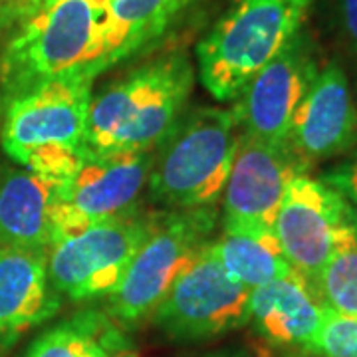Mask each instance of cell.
Returning a JSON list of instances; mask_svg holds the SVG:
<instances>
[{
  "instance_id": "1",
  "label": "cell",
  "mask_w": 357,
  "mask_h": 357,
  "mask_svg": "<svg viewBox=\"0 0 357 357\" xmlns=\"http://www.w3.org/2000/svg\"><path fill=\"white\" fill-rule=\"evenodd\" d=\"M192 84L195 68L183 52L135 68L91 98L86 149L93 155L151 151L177 128Z\"/></svg>"
},
{
  "instance_id": "2",
  "label": "cell",
  "mask_w": 357,
  "mask_h": 357,
  "mask_svg": "<svg viewBox=\"0 0 357 357\" xmlns=\"http://www.w3.org/2000/svg\"><path fill=\"white\" fill-rule=\"evenodd\" d=\"M6 34L0 52L2 105L52 79L103 72L98 0H46Z\"/></svg>"
},
{
  "instance_id": "3",
  "label": "cell",
  "mask_w": 357,
  "mask_h": 357,
  "mask_svg": "<svg viewBox=\"0 0 357 357\" xmlns=\"http://www.w3.org/2000/svg\"><path fill=\"white\" fill-rule=\"evenodd\" d=\"M93 76L52 79L4 105L0 141L14 163L64 185L88 153Z\"/></svg>"
},
{
  "instance_id": "4",
  "label": "cell",
  "mask_w": 357,
  "mask_h": 357,
  "mask_svg": "<svg viewBox=\"0 0 357 357\" xmlns=\"http://www.w3.org/2000/svg\"><path fill=\"white\" fill-rule=\"evenodd\" d=\"M314 0H234L197 44V68L217 102L241 96L246 84L302 30Z\"/></svg>"
},
{
  "instance_id": "5",
  "label": "cell",
  "mask_w": 357,
  "mask_h": 357,
  "mask_svg": "<svg viewBox=\"0 0 357 357\" xmlns=\"http://www.w3.org/2000/svg\"><path fill=\"white\" fill-rule=\"evenodd\" d=\"M232 109L201 107L165 139L149 175L151 197L177 211L215 206L225 191L241 141Z\"/></svg>"
},
{
  "instance_id": "6",
  "label": "cell",
  "mask_w": 357,
  "mask_h": 357,
  "mask_svg": "<svg viewBox=\"0 0 357 357\" xmlns=\"http://www.w3.org/2000/svg\"><path fill=\"white\" fill-rule=\"evenodd\" d=\"M215 225V206L173 211L155 217L126 276L107 296L112 318L126 326H135L151 316L173 284L211 244Z\"/></svg>"
},
{
  "instance_id": "7",
  "label": "cell",
  "mask_w": 357,
  "mask_h": 357,
  "mask_svg": "<svg viewBox=\"0 0 357 357\" xmlns=\"http://www.w3.org/2000/svg\"><path fill=\"white\" fill-rule=\"evenodd\" d=\"M153 218L131 208L52 244L48 248L52 288L74 302L109 296L147 238Z\"/></svg>"
},
{
  "instance_id": "8",
  "label": "cell",
  "mask_w": 357,
  "mask_h": 357,
  "mask_svg": "<svg viewBox=\"0 0 357 357\" xmlns=\"http://www.w3.org/2000/svg\"><path fill=\"white\" fill-rule=\"evenodd\" d=\"M155 326L173 340H208L250 321V290L218 264L206 246L151 314Z\"/></svg>"
},
{
  "instance_id": "9",
  "label": "cell",
  "mask_w": 357,
  "mask_h": 357,
  "mask_svg": "<svg viewBox=\"0 0 357 357\" xmlns=\"http://www.w3.org/2000/svg\"><path fill=\"white\" fill-rule=\"evenodd\" d=\"M357 227L342 195L300 173L288 183L274 220V234L288 264L314 284L349 229Z\"/></svg>"
},
{
  "instance_id": "10",
  "label": "cell",
  "mask_w": 357,
  "mask_h": 357,
  "mask_svg": "<svg viewBox=\"0 0 357 357\" xmlns=\"http://www.w3.org/2000/svg\"><path fill=\"white\" fill-rule=\"evenodd\" d=\"M155 165L151 151L126 155L86 153L74 175L60 185L56 243L135 206Z\"/></svg>"
},
{
  "instance_id": "11",
  "label": "cell",
  "mask_w": 357,
  "mask_h": 357,
  "mask_svg": "<svg viewBox=\"0 0 357 357\" xmlns=\"http://www.w3.org/2000/svg\"><path fill=\"white\" fill-rule=\"evenodd\" d=\"M318 72L314 42L300 30L234 100L232 112L243 135L270 145L288 143L294 114Z\"/></svg>"
},
{
  "instance_id": "12",
  "label": "cell",
  "mask_w": 357,
  "mask_h": 357,
  "mask_svg": "<svg viewBox=\"0 0 357 357\" xmlns=\"http://www.w3.org/2000/svg\"><path fill=\"white\" fill-rule=\"evenodd\" d=\"M300 173H304V167L288 143L270 145L241 135L222 191L225 225L274 230L284 191Z\"/></svg>"
},
{
  "instance_id": "13",
  "label": "cell",
  "mask_w": 357,
  "mask_h": 357,
  "mask_svg": "<svg viewBox=\"0 0 357 357\" xmlns=\"http://www.w3.org/2000/svg\"><path fill=\"white\" fill-rule=\"evenodd\" d=\"M357 141V107L340 64L319 68L292 117L288 147L304 167L349 151Z\"/></svg>"
},
{
  "instance_id": "14",
  "label": "cell",
  "mask_w": 357,
  "mask_h": 357,
  "mask_svg": "<svg viewBox=\"0 0 357 357\" xmlns=\"http://www.w3.org/2000/svg\"><path fill=\"white\" fill-rule=\"evenodd\" d=\"M60 304L48 278V250L0 246V345L56 316Z\"/></svg>"
},
{
  "instance_id": "15",
  "label": "cell",
  "mask_w": 357,
  "mask_h": 357,
  "mask_svg": "<svg viewBox=\"0 0 357 357\" xmlns=\"http://www.w3.org/2000/svg\"><path fill=\"white\" fill-rule=\"evenodd\" d=\"M60 185L24 167L0 171V246L48 250L56 243Z\"/></svg>"
},
{
  "instance_id": "16",
  "label": "cell",
  "mask_w": 357,
  "mask_h": 357,
  "mask_svg": "<svg viewBox=\"0 0 357 357\" xmlns=\"http://www.w3.org/2000/svg\"><path fill=\"white\" fill-rule=\"evenodd\" d=\"M324 310L314 284L296 270L250 290V321L272 344L306 349L318 332Z\"/></svg>"
},
{
  "instance_id": "17",
  "label": "cell",
  "mask_w": 357,
  "mask_h": 357,
  "mask_svg": "<svg viewBox=\"0 0 357 357\" xmlns=\"http://www.w3.org/2000/svg\"><path fill=\"white\" fill-rule=\"evenodd\" d=\"M191 0H98L103 24V72L159 38Z\"/></svg>"
},
{
  "instance_id": "18",
  "label": "cell",
  "mask_w": 357,
  "mask_h": 357,
  "mask_svg": "<svg viewBox=\"0 0 357 357\" xmlns=\"http://www.w3.org/2000/svg\"><path fill=\"white\" fill-rule=\"evenodd\" d=\"M230 280L248 290L290 274L294 268L282 255L274 230L225 225L222 234L208 244Z\"/></svg>"
},
{
  "instance_id": "19",
  "label": "cell",
  "mask_w": 357,
  "mask_h": 357,
  "mask_svg": "<svg viewBox=\"0 0 357 357\" xmlns=\"http://www.w3.org/2000/svg\"><path fill=\"white\" fill-rule=\"evenodd\" d=\"M121 344V335L107 318L82 312L42 333L24 357H114Z\"/></svg>"
},
{
  "instance_id": "20",
  "label": "cell",
  "mask_w": 357,
  "mask_h": 357,
  "mask_svg": "<svg viewBox=\"0 0 357 357\" xmlns=\"http://www.w3.org/2000/svg\"><path fill=\"white\" fill-rule=\"evenodd\" d=\"M314 288L328 310L357 318V227L345 232L332 258L319 270Z\"/></svg>"
},
{
  "instance_id": "21",
  "label": "cell",
  "mask_w": 357,
  "mask_h": 357,
  "mask_svg": "<svg viewBox=\"0 0 357 357\" xmlns=\"http://www.w3.org/2000/svg\"><path fill=\"white\" fill-rule=\"evenodd\" d=\"M304 351L316 357H357V318L326 307L318 332Z\"/></svg>"
},
{
  "instance_id": "22",
  "label": "cell",
  "mask_w": 357,
  "mask_h": 357,
  "mask_svg": "<svg viewBox=\"0 0 357 357\" xmlns=\"http://www.w3.org/2000/svg\"><path fill=\"white\" fill-rule=\"evenodd\" d=\"M324 183H328L333 191L342 195V199L347 204L349 213L354 215L357 222V151L342 165L332 169L326 177Z\"/></svg>"
},
{
  "instance_id": "23",
  "label": "cell",
  "mask_w": 357,
  "mask_h": 357,
  "mask_svg": "<svg viewBox=\"0 0 357 357\" xmlns=\"http://www.w3.org/2000/svg\"><path fill=\"white\" fill-rule=\"evenodd\" d=\"M335 26L345 50L357 56V0H335Z\"/></svg>"
},
{
  "instance_id": "24",
  "label": "cell",
  "mask_w": 357,
  "mask_h": 357,
  "mask_svg": "<svg viewBox=\"0 0 357 357\" xmlns=\"http://www.w3.org/2000/svg\"><path fill=\"white\" fill-rule=\"evenodd\" d=\"M46 0H0V34H6L14 26L20 24Z\"/></svg>"
},
{
  "instance_id": "25",
  "label": "cell",
  "mask_w": 357,
  "mask_h": 357,
  "mask_svg": "<svg viewBox=\"0 0 357 357\" xmlns=\"http://www.w3.org/2000/svg\"><path fill=\"white\" fill-rule=\"evenodd\" d=\"M114 357H137L135 354H131V351H119V354H115Z\"/></svg>"
},
{
  "instance_id": "26",
  "label": "cell",
  "mask_w": 357,
  "mask_h": 357,
  "mask_svg": "<svg viewBox=\"0 0 357 357\" xmlns=\"http://www.w3.org/2000/svg\"><path fill=\"white\" fill-rule=\"evenodd\" d=\"M211 357H244V356H230V354H222V356H211Z\"/></svg>"
}]
</instances>
